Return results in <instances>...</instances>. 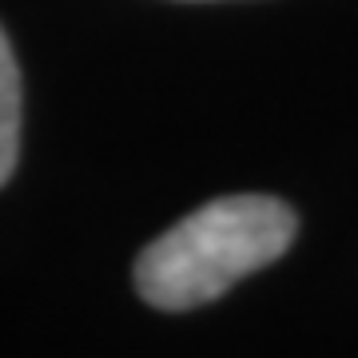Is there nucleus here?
<instances>
[{"label": "nucleus", "instance_id": "f257e3e1", "mask_svg": "<svg viewBox=\"0 0 358 358\" xmlns=\"http://www.w3.org/2000/svg\"><path fill=\"white\" fill-rule=\"evenodd\" d=\"M299 219L271 195H223L179 219L136 259V291L159 310L203 307L294 243Z\"/></svg>", "mask_w": 358, "mask_h": 358}, {"label": "nucleus", "instance_id": "f03ea898", "mask_svg": "<svg viewBox=\"0 0 358 358\" xmlns=\"http://www.w3.org/2000/svg\"><path fill=\"white\" fill-rule=\"evenodd\" d=\"M20 155V72L0 28V183H8Z\"/></svg>", "mask_w": 358, "mask_h": 358}]
</instances>
